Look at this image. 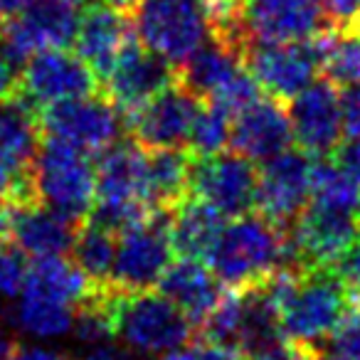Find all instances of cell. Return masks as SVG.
Returning a JSON list of instances; mask_svg holds the SVG:
<instances>
[{
	"label": "cell",
	"mask_w": 360,
	"mask_h": 360,
	"mask_svg": "<svg viewBox=\"0 0 360 360\" xmlns=\"http://www.w3.org/2000/svg\"><path fill=\"white\" fill-rule=\"evenodd\" d=\"M358 301L330 266L301 271L279 309L281 335L296 348L321 353Z\"/></svg>",
	"instance_id": "1"
},
{
	"label": "cell",
	"mask_w": 360,
	"mask_h": 360,
	"mask_svg": "<svg viewBox=\"0 0 360 360\" xmlns=\"http://www.w3.org/2000/svg\"><path fill=\"white\" fill-rule=\"evenodd\" d=\"M286 230L259 212H247L225 225L215 250L207 257L212 274L227 289H250L284 264Z\"/></svg>",
	"instance_id": "2"
},
{
	"label": "cell",
	"mask_w": 360,
	"mask_h": 360,
	"mask_svg": "<svg viewBox=\"0 0 360 360\" xmlns=\"http://www.w3.org/2000/svg\"><path fill=\"white\" fill-rule=\"evenodd\" d=\"M35 200L82 225L96 195V163L86 150L47 136L30 165Z\"/></svg>",
	"instance_id": "3"
},
{
	"label": "cell",
	"mask_w": 360,
	"mask_h": 360,
	"mask_svg": "<svg viewBox=\"0 0 360 360\" xmlns=\"http://www.w3.org/2000/svg\"><path fill=\"white\" fill-rule=\"evenodd\" d=\"M131 11L141 45L175 67L210 37L205 11L191 0H139Z\"/></svg>",
	"instance_id": "4"
},
{
	"label": "cell",
	"mask_w": 360,
	"mask_h": 360,
	"mask_svg": "<svg viewBox=\"0 0 360 360\" xmlns=\"http://www.w3.org/2000/svg\"><path fill=\"white\" fill-rule=\"evenodd\" d=\"M193 323L160 291L119 294L116 301V335L143 355H160L193 340Z\"/></svg>",
	"instance_id": "5"
},
{
	"label": "cell",
	"mask_w": 360,
	"mask_h": 360,
	"mask_svg": "<svg viewBox=\"0 0 360 360\" xmlns=\"http://www.w3.org/2000/svg\"><path fill=\"white\" fill-rule=\"evenodd\" d=\"M86 0H35L11 18L0 32V55L20 70L32 55L52 47H67L75 40Z\"/></svg>",
	"instance_id": "6"
},
{
	"label": "cell",
	"mask_w": 360,
	"mask_h": 360,
	"mask_svg": "<svg viewBox=\"0 0 360 360\" xmlns=\"http://www.w3.org/2000/svg\"><path fill=\"white\" fill-rule=\"evenodd\" d=\"M40 126L52 139L67 141L89 155L101 153L121 139L126 119L109 96L89 94L77 99H62L42 106Z\"/></svg>",
	"instance_id": "7"
},
{
	"label": "cell",
	"mask_w": 360,
	"mask_h": 360,
	"mask_svg": "<svg viewBox=\"0 0 360 360\" xmlns=\"http://www.w3.org/2000/svg\"><path fill=\"white\" fill-rule=\"evenodd\" d=\"M168 220L170 210H153L148 220L121 232L109 279L114 289L134 294V291H148L158 284L165 266L173 259Z\"/></svg>",
	"instance_id": "8"
},
{
	"label": "cell",
	"mask_w": 360,
	"mask_h": 360,
	"mask_svg": "<svg viewBox=\"0 0 360 360\" xmlns=\"http://www.w3.org/2000/svg\"><path fill=\"white\" fill-rule=\"evenodd\" d=\"M257 175V165L235 150H220L202 158L193 155L188 195L210 202L225 217H240L255 210Z\"/></svg>",
	"instance_id": "9"
},
{
	"label": "cell",
	"mask_w": 360,
	"mask_h": 360,
	"mask_svg": "<svg viewBox=\"0 0 360 360\" xmlns=\"http://www.w3.org/2000/svg\"><path fill=\"white\" fill-rule=\"evenodd\" d=\"M358 240L360 225L355 212L333 210L316 202H309L301 215L286 227L289 255L304 269L333 266Z\"/></svg>",
	"instance_id": "10"
},
{
	"label": "cell",
	"mask_w": 360,
	"mask_h": 360,
	"mask_svg": "<svg viewBox=\"0 0 360 360\" xmlns=\"http://www.w3.org/2000/svg\"><path fill=\"white\" fill-rule=\"evenodd\" d=\"M242 65L271 99L291 101L319 75V42H250Z\"/></svg>",
	"instance_id": "11"
},
{
	"label": "cell",
	"mask_w": 360,
	"mask_h": 360,
	"mask_svg": "<svg viewBox=\"0 0 360 360\" xmlns=\"http://www.w3.org/2000/svg\"><path fill=\"white\" fill-rule=\"evenodd\" d=\"M99 79L84 60L65 47H52L32 55L18 70L15 91L37 111L62 99L96 94Z\"/></svg>",
	"instance_id": "12"
},
{
	"label": "cell",
	"mask_w": 360,
	"mask_h": 360,
	"mask_svg": "<svg viewBox=\"0 0 360 360\" xmlns=\"http://www.w3.org/2000/svg\"><path fill=\"white\" fill-rule=\"evenodd\" d=\"M311 165L314 155L301 148H286L264 160L257 175V212L286 230L311 200Z\"/></svg>",
	"instance_id": "13"
},
{
	"label": "cell",
	"mask_w": 360,
	"mask_h": 360,
	"mask_svg": "<svg viewBox=\"0 0 360 360\" xmlns=\"http://www.w3.org/2000/svg\"><path fill=\"white\" fill-rule=\"evenodd\" d=\"M250 42H309L333 30L319 0H242Z\"/></svg>",
	"instance_id": "14"
},
{
	"label": "cell",
	"mask_w": 360,
	"mask_h": 360,
	"mask_svg": "<svg viewBox=\"0 0 360 360\" xmlns=\"http://www.w3.org/2000/svg\"><path fill=\"white\" fill-rule=\"evenodd\" d=\"M202 99L173 82L148 99L139 111L126 116V129L141 148H186L191 126Z\"/></svg>",
	"instance_id": "15"
},
{
	"label": "cell",
	"mask_w": 360,
	"mask_h": 360,
	"mask_svg": "<svg viewBox=\"0 0 360 360\" xmlns=\"http://www.w3.org/2000/svg\"><path fill=\"white\" fill-rule=\"evenodd\" d=\"M175 82V65L146 50L136 35L119 52L109 77L104 79L106 96L126 116L139 111L148 99Z\"/></svg>",
	"instance_id": "16"
},
{
	"label": "cell",
	"mask_w": 360,
	"mask_h": 360,
	"mask_svg": "<svg viewBox=\"0 0 360 360\" xmlns=\"http://www.w3.org/2000/svg\"><path fill=\"white\" fill-rule=\"evenodd\" d=\"M291 136L314 158L330 155L340 143L343 121H340V91L333 82L314 79L289 104Z\"/></svg>",
	"instance_id": "17"
},
{
	"label": "cell",
	"mask_w": 360,
	"mask_h": 360,
	"mask_svg": "<svg viewBox=\"0 0 360 360\" xmlns=\"http://www.w3.org/2000/svg\"><path fill=\"white\" fill-rule=\"evenodd\" d=\"M131 37H134V22L129 11L109 6L104 0H86L72 42L77 47V55L89 65L96 79L104 82Z\"/></svg>",
	"instance_id": "18"
},
{
	"label": "cell",
	"mask_w": 360,
	"mask_h": 360,
	"mask_svg": "<svg viewBox=\"0 0 360 360\" xmlns=\"http://www.w3.org/2000/svg\"><path fill=\"white\" fill-rule=\"evenodd\" d=\"M289 114L276 99H257L252 106L235 116L230 129V146L235 153L250 158L252 163H264L276 153L291 148Z\"/></svg>",
	"instance_id": "19"
},
{
	"label": "cell",
	"mask_w": 360,
	"mask_h": 360,
	"mask_svg": "<svg viewBox=\"0 0 360 360\" xmlns=\"http://www.w3.org/2000/svg\"><path fill=\"white\" fill-rule=\"evenodd\" d=\"M75 222L65 220L37 200L13 202L8 242L20 247L27 257H57L72 250L77 235Z\"/></svg>",
	"instance_id": "20"
},
{
	"label": "cell",
	"mask_w": 360,
	"mask_h": 360,
	"mask_svg": "<svg viewBox=\"0 0 360 360\" xmlns=\"http://www.w3.org/2000/svg\"><path fill=\"white\" fill-rule=\"evenodd\" d=\"M106 202H146L148 178H146V148L136 141H116L99 153L96 163V195Z\"/></svg>",
	"instance_id": "21"
},
{
	"label": "cell",
	"mask_w": 360,
	"mask_h": 360,
	"mask_svg": "<svg viewBox=\"0 0 360 360\" xmlns=\"http://www.w3.org/2000/svg\"><path fill=\"white\" fill-rule=\"evenodd\" d=\"M155 286L165 299L173 301L186 314V319L191 321L195 330L200 328L202 321L207 319V314L215 309V304L222 296L217 276L202 262L183 259V257L165 266L163 276Z\"/></svg>",
	"instance_id": "22"
},
{
	"label": "cell",
	"mask_w": 360,
	"mask_h": 360,
	"mask_svg": "<svg viewBox=\"0 0 360 360\" xmlns=\"http://www.w3.org/2000/svg\"><path fill=\"white\" fill-rule=\"evenodd\" d=\"M225 225V215L217 207H212L200 198L188 195L170 210L168 237L173 255L183 257V259L207 262Z\"/></svg>",
	"instance_id": "23"
},
{
	"label": "cell",
	"mask_w": 360,
	"mask_h": 360,
	"mask_svg": "<svg viewBox=\"0 0 360 360\" xmlns=\"http://www.w3.org/2000/svg\"><path fill=\"white\" fill-rule=\"evenodd\" d=\"M242 67V52L210 35L183 65L175 67V82L200 99H207Z\"/></svg>",
	"instance_id": "24"
},
{
	"label": "cell",
	"mask_w": 360,
	"mask_h": 360,
	"mask_svg": "<svg viewBox=\"0 0 360 360\" xmlns=\"http://www.w3.org/2000/svg\"><path fill=\"white\" fill-rule=\"evenodd\" d=\"M42 143L40 114L18 91L0 96V158L30 168Z\"/></svg>",
	"instance_id": "25"
},
{
	"label": "cell",
	"mask_w": 360,
	"mask_h": 360,
	"mask_svg": "<svg viewBox=\"0 0 360 360\" xmlns=\"http://www.w3.org/2000/svg\"><path fill=\"white\" fill-rule=\"evenodd\" d=\"M193 155L188 148H150L146 153L148 200L153 210H173L188 198Z\"/></svg>",
	"instance_id": "26"
},
{
	"label": "cell",
	"mask_w": 360,
	"mask_h": 360,
	"mask_svg": "<svg viewBox=\"0 0 360 360\" xmlns=\"http://www.w3.org/2000/svg\"><path fill=\"white\" fill-rule=\"evenodd\" d=\"M13 321L18 328L35 338H57V335L70 333L72 321H75V306L30 289V286H22Z\"/></svg>",
	"instance_id": "27"
},
{
	"label": "cell",
	"mask_w": 360,
	"mask_h": 360,
	"mask_svg": "<svg viewBox=\"0 0 360 360\" xmlns=\"http://www.w3.org/2000/svg\"><path fill=\"white\" fill-rule=\"evenodd\" d=\"M25 286L55 296V299L65 301V304H72L75 309L94 289V284L82 274L79 266L72 259H65V255L37 257L35 264H30Z\"/></svg>",
	"instance_id": "28"
},
{
	"label": "cell",
	"mask_w": 360,
	"mask_h": 360,
	"mask_svg": "<svg viewBox=\"0 0 360 360\" xmlns=\"http://www.w3.org/2000/svg\"><path fill=\"white\" fill-rule=\"evenodd\" d=\"M72 262L94 286H106L116 255V235L94 222H82L72 242Z\"/></svg>",
	"instance_id": "29"
},
{
	"label": "cell",
	"mask_w": 360,
	"mask_h": 360,
	"mask_svg": "<svg viewBox=\"0 0 360 360\" xmlns=\"http://www.w3.org/2000/svg\"><path fill=\"white\" fill-rule=\"evenodd\" d=\"M321 52V70L326 79L335 86H358L360 84V37L348 30L323 32L316 37Z\"/></svg>",
	"instance_id": "30"
},
{
	"label": "cell",
	"mask_w": 360,
	"mask_h": 360,
	"mask_svg": "<svg viewBox=\"0 0 360 360\" xmlns=\"http://www.w3.org/2000/svg\"><path fill=\"white\" fill-rule=\"evenodd\" d=\"M360 200V183H355L335 160L314 158L311 165V202L333 210L355 212Z\"/></svg>",
	"instance_id": "31"
},
{
	"label": "cell",
	"mask_w": 360,
	"mask_h": 360,
	"mask_svg": "<svg viewBox=\"0 0 360 360\" xmlns=\"http://www.w3.org/2000/svg\"><path fill=\"white\" fill-rule=\"evenodd\" d=\"M202 333V340L230 353H240V335H242V291L230 289L227 294L220 296L215 309L207 314L202 326L198 328Z\"/></svg>",
	"instance_id": "32"
},
{
	"label": "cell",
	"mask_w": 360,
	"mask_h": 360,
	"mask_svg": "<svg viewBox=\"0 0 360 360\" xmlns=\"http://www.w3.org/2000/svg\"><path fill=\"white\" fill-rule=\"evenodd\" d=\"M230 119H232L230 114L217 109L210 101L202 104L191 126V134H188L186 148L191 150V155L202 158V155H212L225 150L230 146V129H232Z\"/></svg>",
	"instance_id": "33"
},
{
	"label": "cell",
	"mask_w": 360,
	"mask_h": 360,
	"mask_svg": "<svg viewBox=\"0 0 360 360\" xmlns=\"http://www.w3.org/2000/svg\"><path fill=\"white\" fill-rule=\"evenodd\" d=\"M259 96H262V86L255 82V77L247 70H240V72H235L225 84L217 86V89L207 96V101L235 119L240 111L252 106Z\"/></svg>",
	"instance_id": "34"
},
{
	"label": "cell",
	"mask_w": 360,
	"mask_h": 360,
	"mask_svg": "<svg viewBox=\"0 0 360 360\" xmlns=\"http://www.w3.org/2000/svg\"><path fill=\"white\" fill-rule=\"evenodd\" d=\"M30 274L27 255L13 242H0V296L18 299Z\"/></svg>",
	"instance_id": "35"
},
{
	"label": "cell",
	"mask_w": 360,
	"mask_h": 360,
	"mask_svg": "<svg viewBox=\"0 0 360 360\" xmlns=\"http://www.w3.org/2000/svg\"><path fill=\"white\" fill-rule=\"evenodd\" d=\"M3 200H11V202L35 200L30 168H22V165H15L11 160L0 158V202Z\"/></svg>",
	"instance_id": "36"
},
{
	"label": "cell",
	"mask_w": 360,
	"mask_h": 360,
	"mask_svg": "<svg viewBox=\"0 0 360 360\" xmlns=\"http://www.w3.org/2000/svg\"><path fill=\"white\" fill-rule=\"evenodd\" d=\"M330 348L345 360H360V301L348 311L335 333L330 335Z\"/></svg>",
	"instance_id": "37"
},
{
	"label": "cell",
	"mask_w": 360,
	"mask_h": 360,
	"mask_svg": "<svg viewBox=\"0 0 360 360\" xmlns=\"http://www.w3.org/2000/svg\"><path fill=\"white\" fill-rule=\"evenodd\" d=\"M165 360H240V355L230 353V350L220 348V345L207 343V340H202V343L188 340L186 345L165 353Z\"/></svg>",
	"instance_id": "38"
},
{
	"label": "cell",
	"mask_w": 360,
	"mask_h": 360,
	"mask_svg": "<svg viewBox=\"0 0 360 360\" xmlns=\"http://www.w3.org/2000/svg\"><path fill=\"white\" fill-rule=\"evenodd\" d=\"M340 121L348 139H360V84L345 86L340 94Z\"/></svg>",
	"instance_id": "39"
},
{
	"label": "cell",
	"mask_w": 360,
	"mask_h": 360,
	"mask_svg": "<svg viewBox=\"0 0 360 360\" xmlns=\"http://www.w3.org/2000/svg\"><path fill=\"white\" fill-rule=\"evenodd\" d=\"M330 269L343 279V284L353 291L355 299H360V240L350 250H345V255Z\"/></svg>",
	"instance_id": "40"
},
{
	"label": "cell",
	"mask_w": 360,
	"mask_h": 360,
	"mask_svg": "<svg viewBox=\"0 0 360 360\" xmlns=\"http://www.w3.org/2000/svg\"><path fill=\"white\" fill-rule=\"evenodd\" d=\"M330 155H333L335 163H338L355 183H360V139L340 141Z\"/></svg>",
	"instance_id": "41"
},
{
	"label": "cell",
	"mask_w": 360,
	"mask_h": 360,
	"mask_svg": "<svg viewBox=\"0 0 360 360\" xmlns=\"http://www.w3.org/2000/svg\"><path fill=\"white\" fill-rule=\"evenodd\" d=\"M319 3L328 15V20L333 22V27H338V30H345V25L360 11V0H319Z\"/></svg>",
	"instance_id": "42"
},
{
	"label": "cell",
	"mask_w": 360,
	"mask_h": 360,
	"mask_svg": "<svg viewBox=\"0 0 360 360\" xmlns=\"http://www.w3.org/2000/svg\"><path fill=\"white\" fill-rule=\"evenodd\" d=\"M319 353H309L304 348H296L291 343H279L274 348H266V350H259V353H250L247 358L242 360H314Z\"/></svg>",
	"instance_id": "43"
},
{
	"label": "cell",
	"mask_w": 360,
	"mask_h": 360,
	"mask_svg": "<svg viewBox=\"0 0 360 360\" xmlns=\"http://www.w3.org/2000/svg\"><path fill=\"white\" fill-rule=\"evenodd\" d=\"M11 360H70V358L65 353H60V350L42 348V345H22V348H15Z\"/></svg>",
	"instance_id": "44"
},
{
	"label": "cell",
	"mask_w": 360,
	"mask_h": 360,
	"mask_svg": "<svg viewBox=\"0 0 360 360\" xmlns=\"http://www.w3.org/2000/svg\"><path fill=\"white\" fill-rule=\"evenodd\" d=\"M82 360H129V353L119 345H111L109 340L99 345H91V350Z\"/></svg>",
	"instance_id": "45"
},
{
	"label": "cell",
	"mask_w": 360,
	"mask_h": 360,
	"mask_svg": "<svg viewBox=\"0 0 360 360\" xmlns=\"http://www.w3.org/2000/svg\"><path fill=\"white\" fill-rule=\"evenodd\" d=\"M18 84V72L11 67V62L0 55V96H8L15 91Z\"/></svg>",
	"instance_id": "46"
},
{
	"label": "cell",
	"mask_w": 360,
	"mask_h": 360,
	"mask_svg": "<svg viewBox=\"0 0 360 360\" xmlns=\"http://www.w3.org/2000/svg\"><path fill=\"white\" fill-rule=\"evenodd\" d=\"M30 3H35V0H0V15L13 18V15H18V13L25 11Z\"/></svg>",
	"instance_id": "47"
},
{
	"label": "cell",
	"mask_w": 360,
	"mask_h": 360,
	"mask_svg": "<svg viewBox=\"0 0 360 360\" xmlns=\"http://www.w3.org/2000/svg\"><path fill=\"white\" fill-rule=\"evenodd\" d=\"M18 343L11 338V335H3L0 333V360H11V355L15 353Z\"/></svg>",
	"instance_id": "48"
},
{
	"label": "cell",
	"mask_w": 360,
	"mask_h": 360,
	"mask_svg": "<svg viewBox=\"0 0 360 360\" xmlns=\"http://www.w3.org/2000/svg\"><path fill=\"white\" fill-rule=\"evenodd\" d=\"M345 30H348V32H353V35H358V37H360V11L355 13V15H353V20H350L348 25H345Z\"/></svg>",
	"instance_id": "49"
},
{
	"label": "cell",
	"mask_w": 360,
	"mask_h": 360,
	"mask_svg": "<svg viewBox=\"0 0 360 360\" xmlns=\"http://www.w3.org/2000/svg\"><path fill=\"white\" fill-rule=\"evenodd\" d=\"M314 360H345V358H340V355H323V353H319V355H316V358Z\"/></svg>",
	"instance_id": "50"
},
{
	"label": "cell",
	"mask_w": 360,
	"mask_h": 360,
	"mask_svg": "<svg viewBox=\"0 0 360 360\" xmlns=\"http://www.w3.org/2000/svg\"><path fill=\"white\" fill-rule=\"evenodd\" d=\"M191 3H195V6H207V3H210V0H191Z\"/></svg>",
	"instance_id": "51"
},
{
	"label": "cell",
	"mask_w": 360,
	"mask_h": 360,
	"mask_svg": "<svg viewBox=\"0 0 360 360\" xmlns=\"http://www.w3.org/2000/svg\"><path fill=\"white\" fill-rule=\"evenodd\" d=\"M355 210H358L355 212V217H358V225H360V200H358V207H355Z\"/></svg>",
	"instance_id": "52"
},
{
	"label": "cell",
	"mask_w": 360,
	"mask_h": 360,
	"mask_svg": "<svg viewBox=\"0 0 360 360\" xmlns=\"http://www.w3.org/2000/svg\"><path fill=\"white\" fill-rule=\"evenodd\" d=\"M0 32H3V15H0Z\"/></svg>",
	"instance_id": "53"
}]
</instances>
